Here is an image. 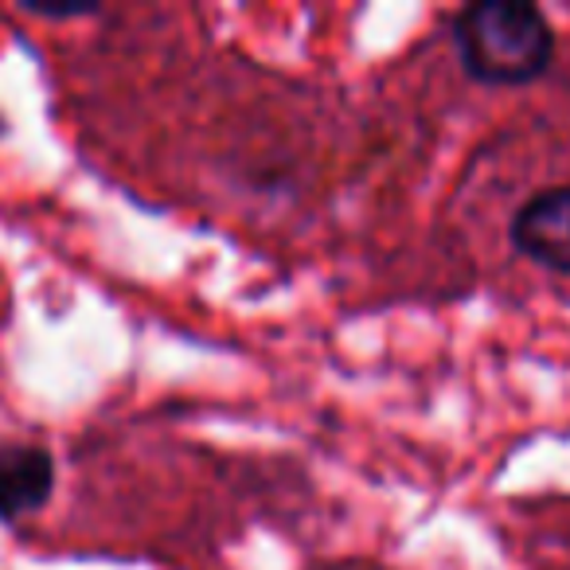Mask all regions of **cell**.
<instances>
[{
	"instance_id": "obj_2",
	"label": "cell",
	"mask_w": 570,
	"mask_h": 570,
	"mask_svg": "<svg viewBox=\"0 0 570 570\" xmlns=\"http://www.w3.org/2000/svg\"><path fill=\"white\" fill-rule=\"evenodd\" d=\"M512 246L535 266L570 274V184L539 191L512 215Z\"/></svg>"
},
{
	"instance_id": "obj_3",
	"label": "cell",
	"mask_w": 570,
	"mask_h": 570,
	"mask_svg": "<svg viewBox=\"0 0 570 570\" xmlns=\"http://www.w3.org/2000/svg\"><path fill=\"white\" fill-rule=\"evenodd\" d=\"M56 489V461L43 445H0V520H24L40 512Z\"/></svg>"
},
{
	"instance_id": "obj_1",
	"label": "cell",
	"mask_w": 570,
	"mask_h": 570,
	"mask_svg": "<svg viewBox=\"0 0 570 570\" xmlns=\"http://www.w3.org/2000/svg\"><path fill=\"white\" fill-rule=\"evenodd\" d=\"M453 48L476 82L523 87L535 82L554 59V32L535 4L481 0L453 20Z\"/></svg>"
}]
</instances>
